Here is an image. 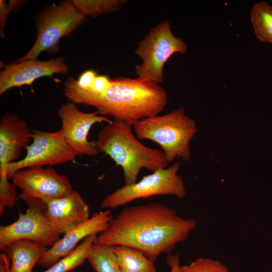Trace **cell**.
Returning <instances> with one entry per match:
<instances>
[{"mask_svg":"<svg viewBox=\"0 0 272 272\" xmlns=\"http://www.w3.org/2000/svg\"><path fill=\"white\" fill-rule=\"evenodd\" d=\"M196 226L194 220L184 219L159 202L129 206L112 219L94 243L130 247L154 262L185 241Z\"/></svg>","mask_w":272,"mask_h":272,"instance_id":"6da1fadb","label":"cell"},{"mask_svg":"<svg viewBox=\"0 0 272 272\" xmlns=\"http://www.w3.org/2000/svg\"><path fill=\"white\" fill-rule=\"evenodd\" d=\"M64 95L74 104L94 107L100 115L131 126L143 118L159 115L168 101L167 93L159 84L139 78L111 79L104 93L95 94L80 88L71 77L65 83Z\"/></svg>","mask_w":272,"mask_h":272,"instance_id":"7a4b0ae2","label":"cell"},{"mask_svg":"<svg viewBox=\"0 0 272 272\" xmlns=\"http://www.w3.org/2000/svg\"><path fill=\"white\" fill-rule=\"evenodd\" d=\"M132 126L113 118L100 131L96 141L98 152L108 155L122 168L124 185L137 182L143 168L153 172L169 164L162 151L146 147L137 140Z\"/></svg>","mask_w":272,"mask_h":272,"instance_id":"3957f363","label":"cell"},{"mask_svg":"<svg viewBox=\"0 0 272 272\" xmlns=\"http://www.w3.org/2000/svg\"><path fill=\"white\" fill-rule=\"evenodd\" d=\"M132 126L138 138L150 140L161 147L169 163L176 158L185 162L190 160L189 144L197 129L183 107L164 115L143 118Z\"/></svg>","mask_w":272,"mask_h":272,"instance_id":"277c9868","label":"cell"},{"mask_svg":"<svg viewBox=\"0 0 272 272\" xmlns=\"http://www.w3.org/2000/svg\"><path fill=\"white\" fill-rule=\"evenodd\" d=\"M187 49L186 43L173 34L171 25L167 20L159 23L139 42L134 51L142 60V63L135 67L138 78L162 83L166 62L175 53L184 54Z\"/></svg>","mask_w":272,"mask_h":272,"instance_id":"5b68a950","label":"cell"},{"mask_svg":"<svg viewBox=\"0 0 272 272\" xmlns=\"http://www.w3.org/2000/svg\"><path fill=\"white\" fill-rule=\"evenodd\" d=\"M85 17L71 1L59 5H54L43 10L36 18L37 35L34 45L23 57L15 62L36 59L43 52H57L60 40L70 35Z\"/></svg>","mask_w":272,"mask_h":272,"instance_id":"8992f818","label":"cell"},{"mask_svg":"<svg viewBox=\"0 0 272 272\" xmlns=\"http://www.w3.org/2000/svg\"><path fill=\"white\" fill-rule=\"evenodd\" d=\"M178 161L168 168L157 169L143 176L139 181L124 185L103 199L101 207L112 209L124 206L139 198H147L154 195H172L182 198L186 190L182 177L177 173Z\"/></svg>","mask_w":272,"mask_h":272,"instance_id":"52a82bcc","label":"cell"},{"mask_svg":"<svg viewBox=\"0 0 272 272\" xmlns=\"http://www.w3.org/2000/svg\"><path fill=\"white\" fill-rule=\"evenodd\" d=\"M33 142L26 148L25 157L9 164L6 175L9 179L19 170L32 167L52 166L75 162L82 156L66 143L61 129L54 132L31 130Z\"/></svg>","mask_w":272,"mask_h":272,"instance_id":"ba28073f","label":"cell"},{"mask_svg":"<svg viewBox=\"0 0 272 272\" xmlns=\"http://www.w3.org/2000/svg\"><path fill=\"white\" fill-rule=\"evenodd\" d=\"M25 202L28 208L24 213H20L15 222L0 227L1 251L18 240H29L51 247L61 238L47 221L45 201L30 199Z\"/></svg>","mask_w":272,"mask_h":272,"instance_id":"9c48e42d","label":"cell"},{"mask_svg":"<svg viewBox=\"0 0 272 272\" xmlns=\"http://www.w3.org/2000/svg\"><path fill=\"white\" fill-rule=\"evenodd\" d=\"M12 183L21 190L19 196L25 202L30 199L46 202L73 191L68 178L51 167L36 166L19 170L14 175Z\"/></svg>","mask_w":272,"mask_h":272,"instance_id":"30bf717a","label":"cell"},{"mask_svg":"<svg viewBox=\"0 0 272 272\" xmlns=\"http://www.w3.org/2000/svg\"><path fill=\"white\" fill-rule=\"evenodd\" d=\"M57 114L61 121L60 129L68 145L81 156L97 155L99 152L96 142L89 141L88 133L94 124L104 122L109 123L112 120L100 115L97 111L82 112L70 101L62 104Z\"/></svg>","mask_w":272,"mask_h":272,"instance_id":"8fae6325","label":"cell"},{"mask_svg":"<svg viewBox=\"0 0 272 272\" xmlns=\"http://www.w3.org/2000/svg\"><path fill=\"white\" fill-rule=\"evenodd\" d=\"M69 69L62 57L52 58L47 61L28 59L4 65L0 73V95L14 87L31 85L36 79L42 77H50L55 74L65 75Z\"/></svg>","mask_w":272,"mask_h":272,"instance_id":"7c38bea8","label":"cell"},{"mask_svg":"<svg viewBox=\"0 0 272 272\" xmlns=\"http://www.w3.org/2000/svg\"><path fill=\"white\" fill-rule=\"evenodd\" d=\"M113 218L111 209L94 214L91 217L63 235L55 244L47 249L37 265L48 268L72 252L80 241L93 234L104 231Z\"/></svg>","mask_w":272,"mask_h":272,"instance_id":"4fadbf2b","label":"cell"},{"mask_svg":"<svg viewBox=\"0 0 272 272\" xmlns=\"http://www.w3.org/2000/svg\"><path fill=\"white\" fill-rule=\"evenodd\" d=\"M89 213L88 205L76 191L45 202L47 221L60 235H64L88 220Z\"/></svg>","mask_w":272,"mask_h":272,"instance_id":"5bb4252c","label":"cell"},{"mask_svg":"<svg viewBox=\"0 0 272 272\" xmlns=\"http://www.w3.org/2000/svg\"><path fill=\"white\" fill-rule=\"evenodd\" d=\"M32 139L27 122L16 113L7 112L0 120V175H6L7 165L19 157Z\"/></svg>","mask_w":272,"mask_h":272,"instance_id":"9a60e30c","label":"cell"},{"mask_svg":"<svg viewBox=\"0 0 272 272\" xmlns=\"http://www.w3.org/2000/svg\"><path fill=\"white\" fill-rule=\"evenodd\" d=\"M47 249L39 243L21 240L11 243L3 251L11 261L10 272H32Z\"/></svg>","mask_w":272,"mask_h":272,"instance_id":"2e32d148","label":"cell"},{"mask_svg":"<svg viewBox=\"0 0 272 272\" xmlns=\"http://www.w3.org/2000/svg\"><path fill=\"white\" fill-rule=\"evenodd\" d=\"M121 272H156L154 262L142 252L125 246H112Z\"/></svg>","mask_w":272,"mask_h":272,"instance_id":"e0dca14e","label":"cell"},{"mask_svg":"<svg viewBox=\"0 0 272 272\" xmlns=\"http://www.w3.org/2000/svg\"><path fill=\"white\" fill-rule=\"evenodd\" d=\"M250 20L257 39L272 43V7L265 2L255 3L251 9Z\"/></svg>","mask_w":272,"mask_h":272,"instance_id":"ac0fdd59","label":"cell"},{"mask_svg":"<svg viewBox=\"0 0 272 272\" xmlns=\"http://www.w3.org/2000/svg\"><path fill=\"white\" fill-rule=\"evenodd\" d=\"M97 235L93 234L85 238L72 252L43 272H67L83 264Z\"/></svg>","mask_w":272,"mask_h":272,"instance_id":"d6986e66","label":"cell"},{"mask_svg":"<svg viewBox=\"0 0 272 272\" xmlns=\"http://www.w3.org/2000/svg\"><path fill=\"white\" fill-rule=\"evenodd\" d=\"M87 259L96 272H121L112 246L94 243Z\"/></svg>","mask_w":272,"mask_h":272,"instance_id":"ffe728a7","label":"cell"},{"mask_svg":"<svg viewBox=\"0 0 272 272\" xmlns=\"http://www.w3.org/2000/svg\"><path fill=\"white\" fill-rule=\"evenodd\" d=\"M75 8L85 17H97L101 14L118 10L127 1L124 0H72Z\"/></svg>","mask_w":272,"mask_h":272,"instance_id":"44dd1931","label":"cell"},{"mask_svg":"<svg viewBox=\"0 0 272 272\" xmlns=\"http://www.w3.org/2000/svg\"><path fill=\"white\" fill-rule=\"evenodd\" d=\"M179 272H230L228 267L217 260L200 257L190 264L180 265Z\"/></svg>","mask_w":272,"mask_h":272,"instance_id":"7402d4cb","label":"cell"},{"mask_svg":"<svg viewBox=\"0 0 272 272\" xmlns=\"http://www.w3.org/2000/svg\"><path fill=\"white\" fill-rule=\"evenodd\" d=\"M6 175L0 176V214L6 208L14 207L17 201L16 186Z\"/></svg>","mask_w":272,"mask_h":272,"instance_id":"603a6c76","label":"cell"},{"mask_svg":"<svg viewBox=\"0 0 272 272\" xmlns=\"http://www.w3.org/2000/svg\"><path fill=\"white\" fill-rule=\"evenodd\" d=\"M24 1L11 0L7 3L4 0L0 1V35L1 38L5 37L4 27L8 17L12 11L18 10Z\"/></svg>","mask_w":272,"mask_h":272,"instance_id":"cb8c5ba5","label":"cell"},{"mask_svg":"<svg viewBox=\"0 0 272 272\" xmlns=\"http://www.w3.org/2000/svg\"><path fill=\"white\" fill-rule=\"evenodd\" d=\"M97 75L94 70H87L79 76L78 80H76L77 84L80 88L86 91H90Z\"/></svg>","mask_w":272,"mask_h":272,"instance_id":"d4e9b609","label":"cell"},{"mask_svg":"<svg viewBox=\"0 0 272 272\" xmlns=\"http://www.w3.org/2000/svg\"><path fill=\"white\" fill-rule=\"evenodd\" d=\"M111 79L106 75H97L96 77L90 91H88L95 94H101L104 93L110 85Z\"/></svg>","mask_w":272,"mask_h":272,"instance_id":"484cf974","label":"cell"},{"mask_svg":"<svg viewBox=\"0 0 272 272\" xmlns=\"http://www.w3.org/2000/svg\"><path fill=\"white\" fill-rule=\"evenodd\" d=\"M167 263L170 266V272H179V258L177 255H169L167 258Z\"/></svg>","mask_w":272,"mask_h":272,"instance_id":"4316f807","label":"cell"},{"mask_svg":"<svg viewBox=\"0 0 272 272\" xmlns=\"http://www.w3.org/2000/svg\"><path fill=\"white\" fill-rule=\"evenodd\" d=\"M10 259L3 251L0 253V272H10Z\"/></svg>","mask_w":272,"mask_h":272,"instance_id":"83f0119b","label":"cell"}]
</instances>
